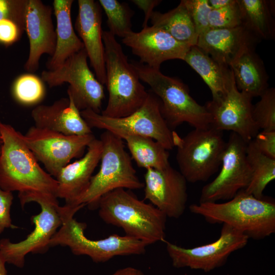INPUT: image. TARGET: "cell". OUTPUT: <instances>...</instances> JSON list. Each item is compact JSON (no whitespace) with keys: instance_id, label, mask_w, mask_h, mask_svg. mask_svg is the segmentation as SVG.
I'll return each instance as SVG.
<instances>
[{"instance_id":"cell-1","label":"cell","mask_w":275,"mask_h":275,"mask_svg":"<svg viewBox=\"0 0 275 275\" xmlns=\"http://www.w3.org/2000/svg\"><path fill=\"white\" fill-rule=\"evenodd\" d=\"M0 187L18 194H40L57 198L58 182L39 165L23 135L1 122Z\"/></svg>"},{"instance_id":"cell-2","label":"cell","mask_w":275,"mask_h":275,"mask_svg":"<svg viewBox=\"0 0 275 275\" xmlns=\"http://www.w3.org/2000/svg\"><path fill=\"white\" fill-rule=\"evenodd\" d=\"M190 211L211 224L228 225L249 238L261 240L275 232V203L241 190L224 203L193 204Z\"/></svg>"},{"instance_id":"cell-3","label":"cell","mask_w":275,"mask_h":275,"mask_svg":"<svg viewBox=\"0 0 275 275\" xmlns=\"http://www.w3.org/2000/svg\"><path fill=\"white\" fill-rule=\"evenodd\" d=\"M97 208L103 222L122 229L126 235L147 245L164 241L167 217L125 189H117L103 196Z\"/></svg>"},{"instance_id":"cell-4","label":"cell","mask_w":275,"mask_h":275,"mask_svg":"<svg viewBox=\"0 0 275 275\" xmlns=\"http://www.w3.org/2000/svg\"><path fill=\"white\" fill-rule=\"evenodd\" d=\"M106 83L108 93L105 108L101 114L109 118L126 117L139 109L149 92L128 61L120 44L108 31L102 32Z\"/></svg>"},{"instance_id":"cell-5","label":"cell","mask_w":275,"mask_h":275,"mask_svg":"<svg viewBox=\"0 0 275 275\" xmlns=\"http://www.w3.org/2000/svg\"><path fill=\"white\" fill-rule=\"evenodd\" d=\"M82 205L60 206L62 223L49 242L50 246L68 247L75 255H85L96 263L106 262L117 256L141 255L147 246L143 241L127 236L112 234L101 239H90L85 235V223L74 218Z\"/></svg>"},{"instance_id":"cell-6","label":"cell","mask_w":275,"mask_h":275,"mask_svg":"<svg viewBox=\"0 0 275 275\" xmlns=\"http://www.w3.org/2000/svg\"><path fill=\"white\" fill-rule=\"evenodd\" d=\"M131 64L140 80L147 84L159 99L161 114L171 129L184 123L194 129L210 126V113L205 105L199 104L190 96L182 82L141 63Z\"/></svg>"},{"instance_id":"cell-7","label":"cell","mask_w":275,"mask_h":275,"mask_svg":"<svg viewBox=\"0 0 275 275\" xmlns=\"http://www.w3.org/2000/svg\"><path fill=\"white\" fill-rule=\"evenodd\" d=\"M102 151L98 172L93 175L85 191L73 205L83 204L91 209L97 208L100 199L117 189H139L144 186L126 151L123 140L105 130L100 136Z\"/></svg>"},{"instance_id":"cell-8","label":"cell","mask_w":275,"mask_h":275,"mask_svg":"<svg viewBox=\"0 0 275 275\" xmlns=\"http://www.w3.org/2000/svg\"><path fill=\"white\" fill-rule=\"evenodd\" d=\"M173 140L179 172L187 182L206 181L217 171L226 144L222 131L210 126L181 138L174 131Z\"/></svg>"},{"instance_id":"cell-9","label":"cell","mask_w":275,"mask_h":275,"mask_svg":"<svg viewBox=\"0 0 275 275\" xmlns=\"http://www.w3.org/2000/svg\"><path fill=\"white\" fill-rule=\"evenodd\" d=\"M89 126L104 129L120 136L131 134L147 136L159 143L167 150L174 147L173 132L160 111L159 99L149 93L143 104L132 114L122 118H109L90 109L80 111Z\"/></svg>"},{"instance_id":"cell-10","label":"cell","mask_w":275,"mask_h":275,"mask_svg":"<svg viewBox=\"0 0 275 275\" xmlns=\"http://www.w3.org/2000/svg\"><path fill=\"white\" fill-rule=\"evenodd\" d=\"M20 204L34 202L41 207L40 212L32 216L35 227L26 238L14 243L9 239L0 240V253L6 263L22 268L29 253H42L50 247L49 242L62 225L57 198L40 194H18Z\"/></svg>"},{"instance_id":"cell-11","label":"cell","mask_w":275,"mask_h":275,"mask_svg":"<svg viewBox=\"0 0 275 275\" xmlns=\"http://www.w3.org/2000/svg\"><path fill=\"white\" fill-rule=\"evenodd\" d=\"M85 48L71 56L53 70H44L41 78L49 88L67 82L68 97L79 111L101 112L104 98V87L90 70Z\"/></svg>"},{"instance_id":"cell-12","label":"cell","mask_w":275,"mask_h":275,"mask_svg":"<svg viewBox=\"0 0 275 275\" xmlns=\"http://www.w3.org/2000/svg\"><path fill=\"white\" fill-rule=\"evenodd\" d=\"M23 138L37 160L55 178L72 159L81 157L86 148L95 139L93 133L68 135L35 126L31 127Z\"/></svg>"},{"instance_id":"cell-13","label":"cell","mask_w":275,"mask_h":275,"mask_svg":"<svg viewBox=\"0 0 275 275\" xmlns=\"http://www.w3.org/2000/svg\"><path fill=\"white\" fill-rule=\"evenodd\" d=\"M247 143L231 132L222 156L217 176L202 189L199 203L229 200L248 186L252 170L246 156Z\"/></svg>"},{"instance_id":"cell-14","label":"cell","mask_w":275,"mask_h":275,"mask_svg":"<svg viewBox=\"0 0 275 275\" xmlns=\"http://www.w3.org/2000/svg\"><path fill=\"white\" fill-rule=\"evenodd\" d=\"M249 239L232 227L223 224L219 237L211 243L185 248L166 241V250L174 267L209 272L224 265L232 253L247 244Z\"/></svg>"},{"instance_id":"cell-15","label":"cell","mask_w":275,"mask_h":275,"mask_svg":"<svg viewBox=\"0 0 275 275\" xmlns=\"http://www.w3.org/2000/svg\"><path fill=\"white\" fill-rule=\"evenodd\" d=\"M252 99L238 90L234 80L224 96L206 103L211 115L210 126L222 132L231 131L249 143L259 132L252 117Z\"/></svg>"},{"instance_id":"cell-16","label":"cell","mask_w":275,"mask_h":275,"mask_svg":"<svg viewBox=\"0 0 275 275\" xmlns=\"http://www.w3.org/2000/svg\"><path fill=\"white\" fill-rule=\"evenodd\" d=\"M144 198L167 217L178 218L187 201V181L171 165L163 169L148 168L144 175Z\"/></svg>"},{"instance_id":"cell-17","label":"cell","mask_w":275,"mask_h":275,"mask_svg":"<svg viewBox=\"0 0 275 275\" xmlns=\"http://www.w3.org/2000/svg\"><path fill=\"white\" fill-rule=\"evenodd\" d=\"M124 44L131 49L140 63L159 70L167 60L184 58L191 46L176 40L162 29L152 25L143 28L139 32L133 31L122 38Z\"/></svg>"},{"instance_id":"cell-18","label":"cell","mask_w":275,"mask_h":275,"mask_svg":"<svg viewBox=\"0 0 275 275\" xmlns=\"http://www.w3.org/2000/svg\"><path fill=\"white\" fill-rule=\"evenodd\" d=\"M53 8L40 0H28L26 14V32L29 40V53L24 69L34 72L39 66L44 54L52 57L55 51L56 31L53 23Z\"/></svg>"},{"instance_id":"cell-19","label":"cell","mask_w":275,"mask_h":275,"mask_svg":"<svg viewBox=\"0 0 275 275\" xmlns=\"http://www.w3.org/2000/svg\"><path fill=\"white\" fill-rule=\"evenodd\" d=\"M78 11L74 27L82 42L95 76L106 83L104 47L102 39V13L98 2L78 0Z\"/></svg>"},{"instance_id":"cell-20","label":"cell","mask_w":275,"mask_h":275,"mask_svg":"<svg viewBox=\"0 0 275 275\" xmlns=\"http://www.w3.org/2000/svg\"><path fill=\"white\" fill-rule=\"evenodd\" d=\"M260 40L243 26L209 29L198 36L196 46L217 62L228 66L242 53L255 49Z\"/></svg>"},{"instance_id":"cell-21","label":"cell","mask_w":275,"mask_h":275,"mask_svg":"<svg viewBox=\"0 0 275 275\" xmlns=\"http://www.w3.org/2000/svg\"><path fill=\"white\" fill-rule=\"evenodd\" d=\"M87 148L84 156L63 168L56 178L57 198L64 199L66 205H73L85 191L100 160L102 144L100 139H94Z\"/></svg>"},{"instance_id":"cell-22","label":"cell","mask_w":275,"mask_h":275,"mask_svg":"<svg viewBox=\"0 0 275 275\" xmlns=\"http://www.w3.org/2000/svg\"><path fill=\"white\" fill-rule=\"evenodd\" d=\"M34 126L68 135L92 133L71 98H61L51 105L40 104L31 112Z\"/></svg>"},{"instance_id":"cell-23","label":"cell","mask_w":275,"mask_h":275,"mask_svg":"<svg viewBox=\"0 0 275 275\" xmlns=\"http://www.w3.org/2000/svg\"><path fill=\"white\" fill-rule=\"evenodd\" d=\"M73 0H54L53 11L57 21L56 46L53 55L46 63L48 70H53L67 59L78 52L84 45L75 33L71 18Z\"/></svg>"},{"instance_id":"cell-24","label":"cell","mask_w":275,"mask_h":275,"mask_svg":"<svg viewBox=\"0 0 275 275\" xmlns=\"http://www.w3.org/2000/svg\"><path fill=\"white\" fill-rule=\"evenodd\" d=\"M183 61L199 74L208 86L212 100L224 96L234 81L229 67L217 62L197 46L190 47Z\"/></svg>"},{"instance_id":"cell-25","label":"cell","mask_w":275,"mask_h":275,"mask_svg":"<svg viewBox=\"0 0 275 275\" xmlns=\"http://www.w3.org/2000/svg\"><path fill=\"white\" fill-rule=\"evenodd\" d=\"M230 68L238 90L252 98L260 97L268 88V75L255 49L242 53Z\"/></svg>"},{"instance_id":"cell-26","label":"cell","mask_w":275,"mask_h":275,"mask_svg":"<svg viewBox=\"0 0 275 275\" xmlns=\"http://www.w3.org/2000/svg\"><path fill=\"white\" fill-rule=\"evenodd\" d=\"M242 16V26L258 39H274V1L238 0Z\"/></svg>"},{"instance_id":"cell-27","label":"cell","mask_w":275,"mask_h":275,"mask_svg":"<svg viewBox=\"0 0 275 275\" xmlns=\"http://www.w3.org/2000/svg\"><path fill=\"white\" fill-rule=\"evenodd\" d=\"M150 19L152 25L162 29L177 41L189 46L196 45L199 35L182 0L168 12L154 11Z\"/></svg>"},{"instance_id":"cell-28","label":"cell","mask_w":275,"mask_h":275,"mask_svg":"<svg viewBox=\"0 0 275 275\" xmlns=\"http://www.w3.org/2000/svg\"><path fill=\"white\" fill-rule=\"evenodd\" d=\"M119 136L126 141L132 157L139 167L163 169L170 165L168 150L153 139L131 134Z\"/></svg>"},{"instance_id":"cell-29","label":"cell","mask_w":275,"mask_h":275,"mask_svg":"<svg viewBox=\"0 0 275 275\" xmlns=\"http://www.w3.org/2000/svg\"><path fill=\"white\" fill-rule=\"evenodd\" d=\"M246 151L252 176L248 186L244 190L255 198L261 199L266 186L275 179V159L262 154L252 140L247 143Z\"/></svg>"},{"instance_id":"cell-30","label":"cell","mask_w":275,"mask_h":275,"mask_svg":"<svg viewBox=\"0 0 275 275\" xmlns=\"http://www.w3.org/2000/svg\"><path fill=\"white\" fill-rule=\"evenodd\" d=\"M98 2L106 15L108 31L113 35L123 38L132 31L131 19L133 12L126 3L117 0H99Z\"/></svg>"},{"instance_id":"cell-31","label":"cell","mask_w":275,"mask_h":275,"mask_svg":"<svg viewBox=\"0 0 275 275\" xmlns=\"http://www.w3.org/2000/svg\"><path fill=\"white\" fill-rule=\"evenodd\" d=\"M14 99L24 105H32L40 102L45 95V88L41 78L32 73L19 75L12 87Z\"/></svg>"},{"instance_id":"cell-32","label":"cell","mask_w":275,"mask_h":275,"mask_svg":"<svg viewBox=\"0 0 275 275\" xmlns=\"http://www.w3.org/2000/svg\"><path fill=\"white\" fill-rule=\"evenodd\" d=\"M253 105L252 117L259 129L275 131V89L268 88Z\"/></svg>"},{"instance_id":"cell-33","label":"cell","mask_w":275,"mask_h":275,"mask_svg":"<svg viewBox=\"0 0 275 275\" xmlns=\"http://www.w3.org/2000/svg\"><path fill=\"white\" fill-rule=\"evenodd\" d=\"M210 29H232L242 26V16L238 0L224 8L211 9L208 16Z\"/></svg>"},{"instance_id":"cell-34","label":"cell","mask_w":275,"mask_h":275,"mask_svg":"<svg viewBox=\"0 0 275 275\" xmlns=\"http://www.w3.org/2000/svg\"><path fill=\"white\" fill-rule=\"evenodd\" d=\"M182 1L189 12L198 35L209 30L208 16L211 8L208 0Z\"/></svg>"},{"instance_id":"cell-35","label":"cell","mask_w":275,"mask_h":275,"mask_svg":"<svg viewBox=\"0 0 275 275\" xmlns=\"http://www.w3.org/2000/svg\"><path fill=\"white\" fill-rule=\"evenodd\" d=\"M27 2L28 0H0V20L13 21L24 32Z\"/></svg>"},{"instance_id":"cell-36","label":"cell","mask_w":275,"mask_h":275,"mask_svg":"<svg viewBox=\"0 0 275 275\" xmlns=\"http://www.w3.org/2000/svg\"><path fill=\"white\" fill-rule=\"evenodd\" d=\"M13 198L12 192L5 190L0 187V234L5 229L18 228L12 224L11 218V208Z\"/></svg>"},{"instance_id":"cell-37","label":"cell","mask_w":275,"mask_h":275,"mask_svg":"<svg viewBox=\"0 0 275 275\" xmlns=\"http://www.w3.org/2000/svg\"><path fill=\"white\" fill-rule=\"evenodd\" d=\"M252 141L262 154L275 159V131L262 130L258 132Z\"/></svg>"},{"instance_id":"cell-38","label":"cell","mask_w":275,"mask_h":275,"mask_svg":"<svg viewBox=\"0 0 275 275\" xmlns=\"http://www.w3.org/2000/svg\"><path fill=\"white\" fill-rule=\"evenodd\" d=\"M23 32L13 21L0 20V43L8 46L18 41Z\"/></svg>"},{"instance_id":"cell-39","label":"cell","mask_w":275,"mask_h":275,"mask_svg":"<svg viewBox=\"0 0 275 275\" xmlns=\"http://www.w3.org/2000/svg\"><path fill=\"white\" fill-rule=\"evenodd\" d=\"M131 2L143 11L145 15L143 27L147 26V23L154 12V8L161 2L159 0H132Z\"/></svg>"},{"instance_id":"cell-40","label":"cell","mask_w":275,"mask_h":275,"mask_svg":"<svg viewBox=\"0 0 275 275\" xmlns=\"http://www.w3.org/2000/svg\"><path fill=\"white\" fill-rule=\"evenodd\" d=\"M111 275H144L140 269L132 267H126L120 268Z\"/></svg>"},{"instance_id":"cell-41","label":"cell","mask_w":275,"mask_h":275,"mask_svg":"<svg viewBox=\"0 0 275 275\" xmlns=\"http://www.w3.org/2000/svg\"><path fill=\"white\" fill-rule=\"evenodd\" d=\"M235 0H208L211 9H219L231 5Z\"/></svg>"},{"instance_id":"cell-42","label":"cell","mask_w":275,"mask_h":275,"mask_svg":"<svg viewBox=\"0 0 275 275\" xmlns=\"http://www.w3.org/2000/svg\"><path fill=\"white\" fill-rule=\"evenodd\" d=\"M6 263V262L0 253V275H7Z\"/></svg>"},{"instance_id":"cell-43","label":"cell","mask_w":275,"mask_h":275,"mask_svg":"<svg viewBox=\"0 0 275 275\" xmlns=\"http://www.w3.org/2000/svg\"><path fill=\"white\" fill-rule=\"evenodd\" d=\"M0 123H1V121H0ZM2 146V140L1 138V132H0V152L1 151Z\"/></svg>"}]
</instances>
